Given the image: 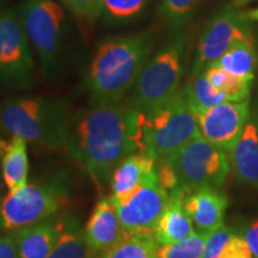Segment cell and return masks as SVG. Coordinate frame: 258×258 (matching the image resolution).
Instances as JSON below:
<instances>
[{
  "label": "cell",
  "mask_w": 258,
  "mask_h": 258,
  "mask_svg": "<svg viewBox=\"0 0 258 258\" xmlns=\"http://www.w3.org/2000/svg\"><path fill=\"white\" fill-rule=\"evenodd\" d=\"M140 122L131 102L95 104L72 116L66 150L103 188L122 160L141 151Z\"/></svg>",
  "instance_id": "6da1fadb"
},
{
  "label": "cell",
  "mask_w": 258,
  "mask_h": 258,
  "mask_svg": "<svg viewBox=\"0 0 258 258\" xmlns=\"http://www.w3.org/2000/svg\"><path fill=\"white\" fill-rule=\"evenodd\" d=\"M154 38L148 32L110 38L97 49L85 80L92 105L124 101L150 59Z\"/></svg>",
  "instance_id": "7a4b0ae2"
},
{
  "label": "cell",
  "mask_w": 258,
  "mask_h": 258,
  "mask_svg": "<svg viewBox=\"0 0 258 258\" xmlns=\"http://www.w3.org/2000/svg\"><path fill=\"white\" fill-rule=\"evenodd\" d=\"M71 120L67 105L55 98L14 97L0 102V124L5 133L43 150L66 148Z\"/></svg>",
  "instance_id": "3957f363"
},
{
  "label": "cell",
  "mask_w": 258,
  "mask_h": 258,
  "mask_svg": "<svg viewBox=\"0 0 258 258\" xmlns=\"http://www.w3.org/2000/svg\"><path fill=\"white\" fill-rule=\"evenodd\" d=\"M69 172L57 170L17 191H9L0 203V230L12 232L56 217L69 203Z\"/></svg>",
  "instance_id": "277c9868"
},
{
  "label": "cell",
  "mask_w": 258,
  "mask_h": 258,
  "mask_svg": "<svg viewBox=\"0 0 258 258\" xmlns=\"http://www.w3.org/2000/svg\"><path fill=\"white\" fill-rule=\"evenodd\" d=\"M21 18L49 82L63 76L69 62L66 16L54 0H24Z\"/></svg>",
  "instance_id": "5b68a950"
},
{
  "label": "cell",
  "mask_w": 258,
  "mask_h": 258,
  "mask_svg": "<svg viewBox=\"0 0 258 258\" xmlns=\"http://www.w3.org/2000/svg\"><path fill=\"white\" fill-rule=\"evenodd\" d=\"M186 36L176 34L148 59L132 90L131 103L148 114L166 104L179 91L184 74Z\"/></svg>",
  "instance_id": "8992f818"
},
{
  "label": "cell",
  "mask_w": 258,
  "mask_h": 258,
  "mask_svg": "<svg viewBox=\"0 0 258 258\" xmlns=\"http://www.w3.org/2000/svg\"><path fill=\"white\" fill-rule=\"evenodd\" d=\"M199 134L198 117L189 108L182 89L157 110L141 112V151L150 153L157 161L172 159Z\"/></svg>",
  "instance_id": "52a82bcc"
},
{
  "label": "cell",
  "mask_w": 258,
  "mask_h": 258,
  "mask_svg": "<svg viewBox=\"0 0 258 258\" xmlns=\"http://www.w3.org/2000/svg\"><path fill=\"white\" fill-rule=\"evenodd\" d=\"M169 161L178 178V188L185 191L202 186L219 188L230 171L227 154L201 134Z\"/></svg>",
  "instance_id": "ba28073f"
},
{
  "label": "cell",
  "mask_w": 258,
  "mask_h": 258,
  "mask_svg": "<svg viewBox=\"0 0 258 258\" xmlns=\"http://www.w3.org/2000/svg\"><path fill=\"white\" fill-rule=\"evenodd\" d=\"M250 22L235 6H225L215 12L200 36L191 76L202 74L234 44L253 41Z\"/></svg>",
  "instance_id": "9c48e42d"
},
{
  "label": "cell",
  "mask_w": 258,
  "mask_h": 258,
  "mask_svg": "<svg viewBox=\"0 0 258 258\" xmlns=\"http://www.w3.org/2000/svg\"><path fill=\"white\" fill-rule=\"evenodd\" d=\"M21 16L0 9V84L27 89L32 84L34 60Z\"/></svg>",
  "instance_id": "30bf717a"
},
{
  "label": "cell",
  "mask_w": 258,
  "mask_h": 258,
  "mask_svg": "<svg viewBox=\"0 0 258 258\" xmlns=\"http://www.w3.org/2000/svg\"><path fill=\"white\" fill-rule=\"evenodd\" d=\"M112 200L127 233L153 232L169 203L170 192L160 185L157 176L137 186L127 195Z\"/></svg>",
  "instance_id": "8fae6325"
},
{
  "label": "cell",
  "mask_w": 258,
  "mask_h": 258,
  "mask_svg": "<svg viewBox=\"0 0 258 258\" xmlns=\"http://www.w3.org/2000/svg\"><path fill=\"white\" fill-rule=\"evenodd\" d=\"M250 115L249 98L241 102H222L196 115L200 134L227 154L243 134Z\"/></svg>",
  "instance_id": "7c38bea8"
},
{
  "label": "cell",
  "mask_w": 258,
  "mask_h": 258,
  "mask_svg": "<svg viewBox=\"0 0 258 258\" xmlns=\"http://www.w3.org/2000/svg\"><path fill=\"white\" fill-rule=\"evenodd\" d=\"M84 235L89 247L97 256L111 249L127 235L111 196H104L96 203L84 227Z\"/></svg>",
  "instance_id": "4fadbf2b"
},
{
  "label": "cell",
  "mask_w": 258,
  "mask_h": 258,
  "mask_svg": "<svg viewBox=\"0 0 258 258\" xmlns=\"http://www.w3.org/2000/svg\"><path fill=\"white\" fill-rule=\"evenodd\" d=\"M183 206L198 232L211 233L224 225L228 200L219 188L202 186L184 190Z\"/></svg>",
  "instance_id": "5bb4252c"
},
{
  "label": "cell",
  "mask_w": 258,
  "mask_h": 258,
  "mask_svg": "<svg viewBox=\"0 0 258 258\" xmlns=\"http://www.w3.org/2000/svg\"><path fill=\"white\" fill-rule=\"evenodd\" d=\"M66 219L57 217L27 226L12 233L18 258H48L62 233Z\"/></svg>",
  "instance_id": "9a60e30c"
},
{
  "label": "cell",
  "mask_w": 258,
  "mask_h": 258,
  "mask_svg": "<svg viewBox=\"0 0 258 258\" xmlns=\"http://www.w3.org/2000/svg\"><path fill=\"white\" fill-rule=\"evenodd\" d=\"M183 189L178 188L170 192L169 203L153 228V237L158 245L176 243L185 239L196 231L183 206Z\"/></svg>",
  "instance_id": "2e32d148"
},
{
  "label": "cell",
  "mask_w": 258,
  "mask_h": 258,
  "mask_svg": "<svg viewBox=\"0 0 258 258\" xmlns=\"http://www.w3.org/2000/svg\"><path fill=\"white\" fill-rule=\"evenodd\" d=\"M157 177V160L145 151H138L118 164L110 178L112 198L127 195L146 180Z\"/></svg>",
  "instance_id": "e0dca14e"
},
{
  "label": "cell",
  "mask_w": 258,
  "mask_h": 258,
  "mask_svg": "<svg viewBox=\"0 0 258 258\" xmlns=\"http://www.w3.org/2000/svg\"><path fill=\"white\" fill-rule=\"evenodd\" d=\"M228 161L240 183L258 189V129L253 123L245 125Z\"/></svg>",
  "instance_id": "ac0fdd59"
},
{
  "label": "cell",
  "mask_w": 258,
  "mask_h": 258,
  "mask_svg": "<svg viewBox=\"0 0 258 258\" xmlns=\"http://www.w3.org/2000/svg\"><path fill=\"white\" fill-rule=\"evenodd\" d=\"M0 161L2 176L9 191H17L28 184V143L24 139L19 137L10 138L8 147Z\"/></svg>",
  "instance_id": "d6986e66"
},
{
  "label": "cell",
  "mask_w": 258,
  "mask_h": 258,
  "mask_svg": "<svg viewBox=\"0 0 258 258\" xmlns=\"http://www.w3.org/2000/svg\"><path fill=\"white\" fill-rule=\"evenodd\" d=\"M48 258H98L86 243L84 228L77 218L66 219L59 240Z\"/></svg>",
  "instance_id": "ffe728a7"
},
{
  "label": "cell",
  "mask_w": 258,
  "mask_h": 258,
  "mask_svg": "<svg viewBox=\"0 0 258 258\" xmlns=\"http://www.w3.org/2000/svg\"><path fill=\"white\" fill-rule=\"evenodd\" d=\"M257 64L258 59L253 40L234 44L211 66L220 67L233 76L253 79Z\"/></svg>",
  "instance_id": "44dd1931"
},
{
  "label": "cell",
  "mask_w": 258,
  "mask_h": 258,
  "mask_svg": "<svg viewBox=\"0 0 258 258\" xmlns=\"http://www.w3.org/2000/svg\"><path fill=\"white\" fill-rule=\"evenodd\" d=\"M182 92L189 108L195 115L201 114L219 103L228 101L227 97L218 91L203 73L191 76L182 89Z\"/></svg>",
  "instance_id": "7402d4cb"
},
{
  "label": "cell",
  "mask_w": 258,
  "mask_h": 258,
  "mask_svg": "<svg viewBox=\"0 0 258 258\" xmlns=\"http://www.w3.org/2000/svg\"><path fill=\"white\" fill-rule=\"evenodd\" d=\"M158 244L153 232L127 233L120 243L101 253L98 258H156Z\"/></svg>",
  "instance_id": "603a6c76"
},
{
  "label": "cell",
  "mask_w": 258,
  "mask_h": 258,
  "mask_svg": "<svg viewBox=\"0 0 258 258\" xmlns=\"http://www.w3.org/2000/svg\"><path fill=\"white\" fill-rule=\"evenodd\" d=\"M203 74L218 91L227 97L228 102H241L249 98L253 79L233 76L215 66L208 67Z\"/></svg>",
  "instance_id": "cb8c5ba5"
},
{
  "label": "cell",
  "mask_w": 258,
  "mask_h": 258,
  "mask_svg": "<svg viewBox=\"0 0 258 258\" xmlns=\"http://www.w3.org/2000/svg\"><path fill=\"white\" fill-rule=\"evenodd\" d=\"M151 0H103V17L110 24H125L140 17Z\"/></svg>",
  "instance_id": "d4e9b609"
},
{
  "label": "cell",
  "mask_w": 258,
  "mask_h": 258,
  "mask_svg": "<svg viewBox=\"0 0 258 258\" xmlns=\"http://www.w3.org/2000/svg\"><path fill=\"white\" fill-rule=\"evenodd\" d=\"M208 234L195 231L185 239L172 244L158 245L156 258H202Z\"/></svg>",
  "instance_id": "484cf974"
},
{
  "label": "cell",
  "mask_w": 258,
  "mask_h": 258,
  "mask_svg": "<svg viewBox=\"0 0 258 258\" xmlns=\"http://www.w3.org/2000/svg\"><path fill=\"white\" fill-rule=\"evenodd\" d=\"M200 3L201 0H163L159 15L170 27L178 29L188 21Z\"/></svg>",
  "instance_id": "4316f807"
},
{
  "label": "cell",
  "mask_w": 258,
  "mask_h": 258,
  "mask_svg": "<svg viewBox=\"0 0 258 258\" xmlns=\"http://www.w3.org/2000/svg\"><path fill=\"white\" fill-rule=\"evenodd\" d=\"M234 228L222 225L218 230L211 232L206 240L205 251H203L202 258H221L222 250L225 244L233 234Z\"/></svg>",
  "instance_id": "83f0119b"
},
{
  "label": "cell",
  "mask_w": 258,
  "mask_h": 258,
  "mask_svg": "<svg viewBox=\"0 0 258 258\" xmlns=\"http://www.w3.org/2000/svg\"><path fill=\"white\" fill-rule=\"evenodd\" d=\"M221 258H254L249 244L241 232L235 231L225 244Z\"/></svg>",
  "instance_id": "f1b7e54d"
},
{
  "label": "cell",
  "mask_w": 258,
  "mask_h": 258,
  "mask_svg": "<svg viewBox=\"0 0 258 258\" xmlns=\"http://www.w3.org/2000/svg\"><path fill=\"white\" fill-rule=\"evenodd\" d=\"M74 15L85 19H96L102 14L103 0H61Z\"/></svg>",
  "instance_id": "f546056e"
},
{
  "label": "cell",
  "mask_w": 258,
  "mask_h": 258,
  "mask_svg": "<svg viewBox=\"0 0 258 258\" xmlns=\"http://www.w3.org/2000/svg\"><path fill=\"white\" fill-rule=\"evenodd\" d=\"M241 233L244 234L245 239L249 244L250 249L253 253V257L258 258V219L250 222Z\"/></svg>",
  "instance_id": "4dcf8cb0"
},
{
  "label": "cell",
  "mask_w": 258,
  "mask_h": 258,
  "mask_svg": "<svg viewBox=\"0 0 258 258\" xmlns=\"http://www.w3.org/2000/svg\"><path fill=\"white\" fill-rule=\"evenodd\" d=\"M0 258H18L17 247L11 234H0Z\"/></svg>",
  "instance_id": "1f68e13d"
},
{
  "label": "cell",
  "mask_w": 258,
  "mask_h": 258,
  "mask_svg": "<svg viewBox=\"0 0 258 258\" xmlns=\"http://www.w3.org/2000/svg\"><path fill=\"white\" fill-rule=\"evenodd\" d=\"M9 141H10V137L5 133V131L2 127V124H0V159H2L3 154H4L6 147H8Z\"/></svg>",
  "instance_id": "d6a6232c"
},
{
  "label": "cell",
  "mask_w": 258,
  "mask_h": 258,
  "mask_svg": "<svg viewBox=\"0 0 258 258\" xmlns=\"http://www.w3.org/2000/svg\"><path fill=\"white\" fill-rule=\"evenodd\" d=\"M245 16H246V18L249 19V21L258 22V8L249 10L247 12H245Z\"/></svg>",
  "instance_id": "836d02e7"
},
{
  "label": "cell",
  "mask_w": 258,
  "mask_h": 258,
  "mask_svg": "<svg viewBox=\"0 0 258 258\" xmlns=\"http://www.w3.org/2000/svg\"><path fill=\"white\" fill-rule=\"evenodd\" d=\"M4 179H3L2 176V170H0V203H2V200L4 198Z\"/></svg>",
  "instance_id": "e575fe53"
},
{
  "label": "cell",
  "mask_w": 258,
  "mask_h": 258,
  "mask_svg": "<svg viewBox=\"0 0 258 258\" xmlns=\"http://www.w3.org/2000/svg\"><path fill=\"white\" fill-rule=\"evenodd\" d=\"M252 2V0H234V6H243L246 5L247 3Z\"/></svg>",
  "instance_id": "d590c367"
}]
</instances>
